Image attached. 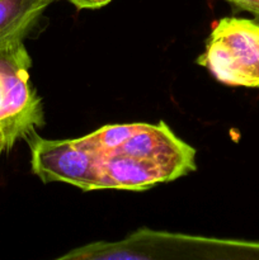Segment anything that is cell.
Listing matches in <instances>:
<instances>
[{
    "mask_svg": "<svg viewBox=\"0 0 259 260\" xmlns=\"http://www.w3.org/2000/svg\"><path fill=\"white\" fill-rule=\"evenodd\" d=\"M52 260H259V241L140 229L117 241H96Z\"/></svg>",
    "mask_w": 259,
    "mask_h": 260,
    "instance_id": "cell-1",
    "label": "cell"
},
{
    "mask_svg": "<svg viewBox=\"0 0 259 260\" xmlns=\"http://www.w3.org/2000/svg\"><path fill=\"white\" fill-rule=\"evenodd\" d=\"M79 140L96 154L154 160L174 169L180 177L196 169V150L175 136L163 121L107 124Z\"/></svg>",
    "mask_w": 259,
    "mask_h": 260,
    "instance_id": "cell-2",
    "label": "cell"
},
{
    "mask_svg": "<svg viewBox=\"0 0 259 260\" xmlns=\"http://www.w3.org/2000/svg\"><path fill=\"white\" fill-rule=\"evenodd\" d=\"M24 43L0 50V154L28 140L45 123L42 101L30 83Z\"/></svg>",
    "mask_w": 259,
    "mask_h": 260,
    "instance_id": "cell-3",
    "label": "cell"
},
{
    "mask_svg": "<svg viewBox=\"0 0 259 260\" xmlns=\"http://www.w3.org/2000/svg\"><path fill=\"white\" fill-rule=\"evenodd\" d=\"M220 83L259 89V22L226 17L213 23L197 58Z\"/></svg>",
    "mask_w": 259,
    "mask_h": 260,
    "instance_id": "cell-4",
    "label": "cell"
},
{
    "mask_svg": "<svg viewBox=\"0 0 259 260\" xmlns=\"http://www.w3.org/2000/svg\"><path fill=\"white\" fill-rule=\"evenodd\" d=\"M27 142L32 172L42 182L66 183L84 192L102 190L95 156L79 139L47 140L35 134Z\"/></svg>",
    "mask_w": 259,
    "mask_h": 260,
    "instance_id": "cell-5",
    "label": "cell"
},
{
    "mask_svg": "<svg viewBox=\"0 0 259 260\" xmlns=\"http://www.w3.org/2000/svg\"><path fill=\"white\" fill-rule=\"evenodd\" d=\"M52 0H0V50L23 43Z\"/></svg>",
    "mask_w": 259,
    "mask_h": 260,
    "instance_id": "cell-6",
    "label": "cell"
},
{
    "mask_svg": "<svg viewBox=\"0 0 259 260\" xmlns=\"http://www.w3.org/2000/svg\"><path fill=\"white\" fill-rule=\"evenodd\" d=\"M231 7L241 12H248L254 15L255 20L259 22V0H225Z\"/></svg>",
    "mask_w": 259,
    "mask_h": 260,
    "instance_id": "cell-7",
    "label": "cell"
},
{
    "mask_svg": "<svg viewBox=\"0 0 259 260\" xmlns=\"http://www.w3.org/2000/svg\"><path fill=\"white\" fill-rule=\"evenodd\" d=\"M68 2H70L78 9H98L111 3L112 0H68Z\"/></svg>",
    "mask_w": 259,
    "mask_h": 260,
    "instance_id": "cell-8",
    "label": "cell"
},
{
    "mask_svg": "<svg viewBox=\"0 0 259 260\" xmlns=\"http://www.w3.org/2000/svg\"><path fill=\"white\" fill-rule=\"evenodd\" d=\"M52 2H55V0H52Z\"/></svg>",
    "mask_w": 259,
    "mask_h": 260,
    "instance_id": "cell-9",
    "label": "cell"
}]
</instances>
